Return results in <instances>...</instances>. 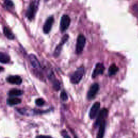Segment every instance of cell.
Returning a JSON list of instances; mask_svg holds the SVG:
<instances>
[{
    "label": "cell",
    "instance_id": "cell-1",
    "mask_svg": "<svg viewBox=\"0 0 138 138\" xmlns=\"http://www.w3.org/2000/svg\"><path fill=\"white\" fill-rule=\"evenodd\" d=\"M38 0H35L30 4L29 7L26 12V17L30 21H32L34 18L36 13L37 10L38 5Z\"/></svg>",
    "mask_w": 138,
    "mask_h": 138
},
{
    "label": "cell",
    "instance_id": "cell-2",
    "mask_svg": "<svg viewBox=\"0 0 138 138\" xmlns=\"http://www.w3.org/2000/svg\"><path fill=\"white\" fill-rule=\"evenodd\" d=\"M84 75V67H82L78 68L71 77L70 81L71 83L74 84H78L82 80Z\"/></svg>",
    "mask_w": 138,
    "mask_h": 138
},
{
    "label": "cell",
    "instance_id": "cell-3",
    "mask_svg": "<svg viewBox=\"0 0 138 138\" xmlns=\"http://www.w3.org/2000/svg\"><path fill=\"white\" fill-rule=\"evenodd\" d=\"M86 44V38L82 34H80L77 39V43L76 46V52L78 55L80 54Z\"/></svg>",
    "mask_w": 138,
    "mask_h": 138
},
{
    "label": "cell",
    "instance_id": "cell-4",
    "mask_svg": "<svg viewBox=\"0 0 138 138\" xmlns=\"http://www.w3.org/2000/svg\"><path fill=\"white\" fill-rule=\"evenodd\" d=\"M70 23L71 19L68 15H64L62 17L61 22H60V30L62 33L65 32L67 30L70 26Z\"/></svg>",
    "mask_w": 138,
    "mask_h": 138
},
{
    "label": "cell",
    "instance_id": "cell-5",
    "mask_svg": "<svg viewBox=\"0 0 138 138\" xmlns=\"http://www.w3.org/2000/svg\"><path fill=\"white\" fill-rule=\"evenodd\" d=\"M69 38V35L68 34L65 35L63 37V38L61 39V41L60 42L59 44L57 46V47H56V49H55V51H54L53 55L55 57H58L59 56L60 53H61V52L63 46L68 41Z\"/></svg>",
    "mask_w": 138,
    "mask_h": 138
},
{
    "label": "cell",
    "instance_id": "cell-6",
    "mask_svg": "<svg viewBox=\"0 0 138 138\" xmlns=\"http://www.w3.org/2000/svg\"><path fill=\"white\" fill-rule=\"evenodd\" d=\"M99 86L98 83H94L90 87L87 92V99L88 100H92L98 92Z\"/></svg>",
    "mask_w": 138,
    "mask_h": 138
},
{
    "label": "cell",
    "instance_id": "cell-7",
    "mask_svg": "<svg viewBox=\"0 0 138 138\" xmlns=\"http://www.w3.org/2000/svg\"><path fill=\"white\" fill-rule=\"evenodd\" d=\"M107 113H108V111L106 109H102L99 112L97 120H96V121L94 124V126L95 127L98 126L102 122L105 120V119L107 116Z\"/></svg>",
    "mask_w": 138,
    "mask_h": 138
},
{
    "label": "cell",
    "instance_id": "cell-8",
    "mask_svg": "<svg viewBox=\"0 0 138 138\" xmlns=\"http://www.w3.org/2000/svg\"><path fill=\"white\" fill-rule=\"evenodd\" d=\"M100 107V104L99 102H96V103H95L92 105L89 112L90 118L91 119H93L97 117V115L98 114Z\"/></svg>",
    "mask_w": 138,
    "mask_h": 138
},
{
    "label": "cell",
    "instance_id": "cell-9",
    "mask_svg": "<svg viewBox=\"0 0 138 138\" xmlns=\"http://www.w3.org/2000/svg\"><path fill=\"white\" fill-rule=\"evenodd\" d=\"M54 22V18L53 16H50L46 20L43 26V30L44 34H49L51 31L52 26Z\"/></svg>",
    "mask_w": 138,
    "mask_h": 138
},
{
    "label": "cell",
    "instance_id": "cell-10",
    "mask_svg": "<svg viewBox=\"0 0 138 138\" xmlns=\"http://www.w3.org/2000/svg\"><path fill=\"white\" fill-rule=\"evenodd\" d=\"M105 67L103 64L98 63L95 65V67L93 70V72L92 75V77L93 78L97 77L100 75H102L105 71Z\"/></svg>",
    "mask_w": 138,
    "mask_h": 138
},
{
    "label": "cell",
    "instance_id": "cell-11",
    "mask_svg": "<svg viewBox=\"0 0 138 138\" xmlns=\"http://www.w3.org/2000/svg\"><path fill=\"white\" fill-rule=\"evenodd\" d=\"M6 80L12 84L20 85L22 83V79L19 76H10L7 78Z\"/></svg>",
    "mask_w": 138,
    "mask_h": 138
},
{
    "label": "cell",
    "instance_id": "cell-12",
    "mask_svg": "<svg viewBox=\"0 0 138 138\" xmlns=\"http://www.w3.org/2000/svg\"><path fill=\"white\" fill-rule=\"evenodd\" d=\"M29 59L33 68L36 69H39L40 68V63L39 62L38 59L35 55H33V54H31L29 56Z\"/></svg>",
    "mask_w": 138,
    "mask_h": 138
},
{
    "label": "cell",
    "instance_id": "cell-13",
    "mask_svg": "<svg viewBox=\"0 0 138 138\" xmlns=\"http://www.w3.org/2000/svg\"><path fill=\"white\" fill-rule=\"evenodd\" d=\"M106 129V121L105 120L102 122L99 125V129L97 134V137H103L104 136Z\"/></svg>",
    "mask_w": 138,
    "mask_h": 138
},
{
    "label": "cell",
    "instance_id": "cell-14",
    "mask_svg": "<svg viewBox=\"0 0 138 138\" xmlns=\"http://www.w3.org/2000/svg\"><path fill=\"white\" fill-rule=\"evenodd\" d=\"M21 101H22L19 98L16 97H11L7 99V103L8 105L10 106H13L18 104H20L21 103Z\"/></svg>",
    "mask_w": 138,
    "mask_h": 138
},
{
    "label": "cell",
    "instance_id": "cell-15",
    "mask_svg": "<svg viewBox=\"0 0 138 138\" xmlns=\"http://www.w3.org/2000/svg\"><path fill=\"white\" fill-rule=\"evenodd\" d=\"M23 94V91L22 90L17 88L11 89L8 92V95L11 97H17V96H20Z\"/></svg>",
    "mask_w": 138,
    "mask_h": 138
},
{
    "label": "cell",
    "instance_id": "cell-16",
    "mask_svg": "<svg viewBox=\"0 0 138 138\" xmlns=\"http://www.w3.org/2000/svg\"><path fill=\"white\" fill-rule=\"evenodd\" d=\"M3 34L5 35V36L10 40H13L15 38V36L13 33L11 32L9 28L7 27H4L3 28Z\"/></svg>",
    "mask_w": 138,
    "mask_h": 138
},
{
    "label": "cell",
    "instance_id": "cell-17",
    "mask_svg": "<svg viewBox=\"0 0 138 138\" xmlns=\"http://www.w3.org/2000/svg\"><path fill=\"white\" fill-rule=\"evenodd\" d=\"M10 61V57L6 53L2 52L0 53V62L2 64H7Z\"/></svg>",
    "mask_w": 138,
    "mask_h": 138
},
{
    "label": "cell",
    "instance_id": "cell-18",
    "mask_svg": "<svg viewBox=\"0 0 138 138\" xmlns=\"http://www.w3.org/2000/svg\"><path fill=\"white\" fill-rule=\"evenodd\" d=\"M118 71H119V68L117 67V66L115 64H112L110 67L108 73H109V75L110 76H112L116 74L118 72Z\"/></svg>",
    "mask_w": 138,
    "mask_h": 138
},
{
    "label": "cell",
    "instance_id": "cell-19",
    "mask_svg": "<svg viewBox=\"0 0 138 138\" xmlns=\"http://www.w3.org/2000/svg\"><path fill=\"white\" fill-rule=\"evenodd\" d=\"M52 82H53V88L56 91L59 90L60 89V87H61V84H60V83L59 82V81L55 79V80H53Z\"/></svg>",
    "mask_w": 138,
    "mask_h": 138
},
{
    "label": "cell",
    "instance_id": "cell-20",
    "mask_svg": "<svg viewBox=\"0 0 138 138\" xmlns=\"http://www.w3.org/2000/svg\"><path fill=\"white\" fill-rule=\"evenodd\" d=\"M4 4H5V7L7 9L13 8L14 6V3L11 0H4Z\"/></svg>",
    "mask_w": 138,
    "mask_h": 138
},
{
    "label": "cell",
    "instance_id": "cell-21",
    "mask_svg": "<svg viewBox=\"0 0 138 138\" xmlns=\"http://www.w3.org/2000/svg\"><path fill=\"white\" fill-rule=\"evenodd\" d=\"M35 103L38 106H42L45 104V101L42 98H38L35 100Z\"/></svg>",
    "mask_w": 138,
    "mask_h": 138
},
{
    "label": "cell",
    "instance_id": "cell-22",
    "mask_svg": "<svg viewBox=\"0 0 138 138\" xmlns=\"http://www.w3.org/2000/svg\"><path fill=\"white\" fill-rule=\"evenodd\" d=\"M60 97H61V99L63 101H67L68 99V96L65 91H62V92L61 93V95H60Z\"/></svg>",
    "mask_w": 138,
    "mask_h": 138
},
{
    "label": "cell",
    "instance_id": "cell-23",
    "mask_svg": "<svg viewBox=\"0 0 138 138\" xmlns=\"http://www.w3.org/2000/svg\"><path fill=\"white\" fill-rule=\"evenodd\" d=\"M45 1H48V0H45Z\"/></svg>",
    "mask_w": 138,
    "mask_h": 138
}]
</instances>
